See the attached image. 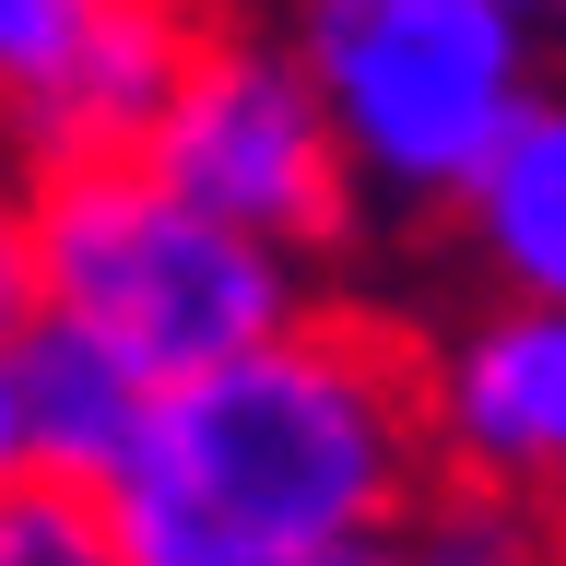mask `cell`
<instances>
[{"label": "cell", "mask_w": 566, "mask_h": 566, "mask_svg": "<svg viewBox=\"0 0 566 566\" xmlns=\"http://www.w3.org/2000/svg\"><path fill=\"white\" fill-rule=\"evenodd\" d=\"M531 24H543V12H531Z\"/></svg>", "instance_id": "e0dca14e"}, {"label": "cell", "mask_w": 566, "mask_h": 566, "mask_svg": "<svg viewBox=\"0 0 566 566\" xmlns=\"http://www.w3.org/2000/svg\"><path fill=\"white\" fill-rule=\"evenodd\" d=\"M0 566H130L106 495L83 484H12L0 495Z\"/></svg>", "instance_id": "8fae6325"}, {"label": "cell", "mask_w": 566, "mask_h": 566, "mask_svg": "<svg viewBox=\"0 0 566 566\" xmlns=\"http://www.w3.org/2000/svg\"><path fill=\"white\" fill-rule=\"evenodd\" d=\"M424 437L437 472L507 484L566 520V307L495 295L424 343Z\"/></svg>", "instance_id": "5b68a950"}, {"label": "cell", "mask_w": 566, "mask_h": 566, "mask_svg": "<svg viewBox=\"0 0 566 566\" xmlns=\"http://www.w3.org/2000/svg\"><path fill=\"white\" fill-rule=\"evenodd\" d=\"M24 224H35V295H48V318H83L95 343L130 354L142 378H201V366L272 343L283 318L318 307L307 260L212 224L142 154L35 166Z\"/></svg>", "instance_id": "7a4b0ae2"}, {"label": "cell", "mask_w": 566, "mask_h": 566, "mask_svg": "<svg viewBox=\"0 0 566 566\" xmlns=\"http://www.w3.org/2000/svg\"><path fill=\"white\" fill-rule=\"evenodd\" d=\"M48 295H35V224H24V189H0V343H24Z\"/></svg>", "instance_id": "7c38bea8"}, {"label": "cell", "mask_w": 566, "mask_h": 566, "mask_svg": "<svg viewBox=\"0 0 566 566\" xmlns=\"http://www.w3.org/2000/svg\"><path fill=\"white\" fill-rule=\"evenodd\" d=\"M24 449H35V484H83L106 495L118 472L142 460V424H154V389L118 343H95L83 318H35L24 343Z\"/></svg>", "instance_id": "8992f818"}, {"label": "cell", "mask_w": 566, "mask_h": 566, "mask_svg": "<svg viewBox=\"0 0 566 566\" xmlns=\"http://www.w3.org/2000/svg\"><path fill=\"white\" fill-rule=\"evenodd\" d=\"M460 237L484 260L495 295H543L566 307V95H531L484 177L460 189Z\"/></svg>", "instance_id": "ba28073f"}, {"label": "cell", "mask_w": 566, "mask_h": 566, "mask_svg": "<svg viewBox=\"0 0 566 566\" xmlns=\"http://www.w3.org/2000/svg\"><path fill=\"white\" fill-rule=\"evenodd\" d=\"M531 12H543V24H566V0H531Z\"/></svg>", "instance_id": "2e32d148"}, {"label": "cell", "mask_w": 566, "mask_h": 566, "mask_svg": "<svg viewBox=\"0 0 566 566\" xmlns=\"http://www.w3.org/2000/svg\"><path fill=\"white\" fill-rule=\"evenodd\" d=\"M35 484V449H24V354L0 343V495Z\"/></svg>", "instance_id": "4fadbf2b"}, {"label": "cell", "mask_w": 566, "mask_h": 566, "mask_svg": "<svg viewBox=\"0 0 566 566\" xmlns=\"http://www.w3.org/2000/svg\"><path fill=\"white\" fill-rule=\"evenodd\" d=\"M389 555H401V566H566V520L531 507V495H507V484L437 472V484L401 507Z\"/></svg>", "instance_id": "9c48e42d"}, {"label": "cell", "mask_w": 566, "mask_h": 566, "mask_svg": "<svg viewBox=\"0 0 566 566\" xmlns=\"http://www.w3.org/2000/svg\"><path fill=\"white\" fill-rule=\"evenodd\" d=\"M424 484V343L366 307H307L272 343L154 389L142 460L106 484V520L130 566H283L389 543Z\"/></svg>", "instance_id": "6da1fadb"}, {"label": "cell", "mask_w": 566, "mask_h": 566, "mask_svg": "<svg viewBox=\"0 0 566 566\" xmlns=\"http://www.w3.org/2000/svg\"><path fill=\"white\" fill-rule=\"evenodd\" d=\"M295 60L389 212H460L507 118L543 95L531 0H295Z\"/></svg>", "instance_id": "3957f363"}, {"label": "cell", "mask_w": 566, "mask_h": 566, "mask_svg": "<svg viewBox=\"0 0 566 566\" xmlns=\"http://www.w3.org/2000/svg\"><path fill=\"white\" fill-rule=\"evenodd\" d=\"M142 166L177 201H201L212 224L283 248V260H331L366 224V177H354L331 106H318L295 35H237L212 24L201 60L177 71L166 118L142 130Z\"/></svg>", "instance_id": "277c9868"}, {"label": "cell", "mask_w": 566, "mask_h": 566, "mask_svg": "<svg viewBox=\"0 0 566 566\" xmlns=\"http://www.w3.org/2000/svg\"><path fill=\"white\" fill-rule=\"evenodd\" d=\"M24 177L35 166H24V142H12V118H0V189H24Z\"/></svg>", "instance_id": "9a60e30c"}, {"label": "cell", "mask_w": 566, "mask_h": 566, "mask_svg": "<svg viewBox=\"0 0 566 566\" xmlns=\"http://www.w3.org/2000/svg\"><path fill=\"white\" fill-rule=\"evenodd\" d=\"M283 566H401L389 543H343V555H283Z\"/></svg>", "instance_id": "5bb4252c"}, {"label": "cell", "mask_w": 566, "mask_h": 566, "mask_svg": "<svg viewBox=\"0 0 566 566\" xmlns=\"http://www.w3.org/2000/svg\"><path fill=\"white\" fill-rule=\"evenodd\" d=\"M106 12L118 0H0V118H12V142H35V118L60 106V83L83 71Z\"/></svg>", "instance_id": "30bf717a"}, {"label": "cell", "mask_w": 566, "mask_h": 566, "mask_svg": "<svg viewBox=\"0 0 566 566\" xmlns=\"http://www.w3.org/2000/svg\"><path fill=\"white\" fill-rule=\"evenodd\" d=\"M224 24L212 0H118L83 48V71L60 83V106L35 118L24 166H71V154H142V130L166 118L177 71L201 60V35Z\"/></svg>", "instance_id": "52a82bcc"}]
</instances>
